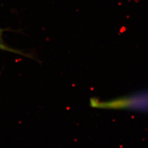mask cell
<instances>
[{
	"mask_svg": "<svg viewBox=\"0 0 148 148\" xmlns=\"http://www.w3.org/2000/svg\"><path fill=\"white\" fill-rule=\"evenodd\" d=\"M5 31H6V29L0 28V50L6 51L10 52H12V53L19 54H21V55H22V56H25V57H27L29 58H33V57H32V56H29L27 54H25V53L22 52L21 51H19L16 50L14 49H13V48H10L8 46H7L6 45H5V43L3 42V40H2V35H3V32Z\"/></svg>",
	"mask_w": 148,
	"mask_h": 148,
	"instance_id": "cell-2",
	"label": "cell"
},
{
	"mask_svg": "<svg viewBox=\"0 0 148 148\" xmlns=\"http://www.w3.org/2000/svg\"><path fill=\"white\" fill-rule=\"evenodd\" d=\"M90 104L92 108L96 109L136 110L148 112V91L108 101H101L98 98H93L90 99Z\"/></svg>",
	"mask_w": 148,
	"mask_h": 148,
	"instance_id": "cell-1",
	"label": "cell"
}]
</instances>
